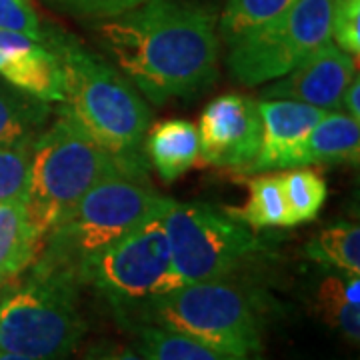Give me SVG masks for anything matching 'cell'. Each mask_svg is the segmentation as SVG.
I'll use <instances>...</instances> for the list:
<instances>
[{"instance_id": "obj_1", "label": "cell", "mask_w": 360, "mask_h": 360, "mask_svg": "<svg viewBox=\"0 0 360 360\" xmlns=\"http://www.w3.org/2000/svg\"><path fill=\"white\" fill-rule=\"evenodd\" d=\"M122 75L155 104L188 98L219 77V18L194 0H146L98 28Z\"/></svg>"}, {"instance_id": "obj_2", "label": "cell", "mask_w": 360, "mask_h": 360, "mask_svg": "<svg viewBox=\"0 0 360 360\" xmlns=\"http://www.w3.org/2000/svg\"><path fill=\"white\" fill-rule=\"evenodd\" d=\"M65 78V112L90 141L110 155L144 162L150 108L120 70L65 32L46 30Z\"/></svg>"}, {"instance_id": "obj_3", "label": "cell", "mask_w": 360, "mask_h": 360, "mask_svg": "<svg viewBox=\"0 0 360 360\" xmlns=\"http://www.w3.org/2000/svg\"><path fill=\"white\" fill-rule=\"evenodd\" d=\"M174 200L148 182L146 168H122L98 180L44 238L40 260L68 270L127 232L165 214Z\"/></svg>"}, {"instance_id": "obj_4", "label": "cell", "mask_w": 360, "mask_h": 360, "mask_svg": "<svg viewBox=\"0 0 360 360\" xmlns=\"http://www.w3.org/2000/svg\"><path fill=\"white\" fill-rule=\"evenodd\" d=\"M75 270L37 258L32 272L0 302V352L68 360L84 335Z\"/></svg>"}, {"instance_id": "obj_5", "label": "cell", "mask_w": 360, "mask_h": 360, "mask_svg": "<svg viewBox=\"0 0 360 360\" xmlns=\"http://www.w3.org/2000/svg\"><path fill=\"white\" fill-rule=\"evenodd\" d=\"M130 167L146 165L110 155L60 110V116L34 139L30 150L25 208L32 226L46 238L98 180Z\"/></svg>"}, {"instance_id": "obj_6", "label": "cell", "mask_w": 360, "mask_h": 360, "mask_svg": "<svg viewBox=\"0 0 360 360\" xmlns=\"http://www.w3.org/2000/svg\"><path fill=\"white\" fill-rule=\"evenodd\" d=\"M144 324L194 338L220 352L257 359L262 328L257 310L238 288L224 281L182 284L142 304Z\"/></svg>"}, {"instance_id": "obj_7", "label": "cell", "mask_w": 360, "mask_h": 360, "mask_svg": "<svg viewBox=\"0 0 360 360\" xmlns=\"http://www.w3.org/2000/svg\"><path fill=\"white\" fill-rule=\"evenodd\" d=\"M162 217L150 219L86 258L78 269L80 283L94 286L118 310L141 309L182 286L172 269Z\"/></svg>"}, {"instance_id": "obj_8", "label": "cell", "mask_w": 360, "mask_h": 360, "mask_svg": "<svg viewBox=\"0 0 360 360\" xmlns=\"http://www.w3.org/2000/svg\"><path fill=\"white\" fill-rule=\"evenodd\" d=\"M180 284L224 281L255 255L257 234L229 212L202 202H172L162 217Z\"/></svg>"}, {"instance_id": "obj_9", "label": "cell", "mask_w": 360, "mask_h": 360, "mask_svg": "<svg viewBox=\"0 0 360 360\" xmlns=\"http://www.w3.org/2000/svg\"><path fill=\"white\" fill-rule=\"evenodd\" d=\"M333 0H296L281 16L229 44V68L240 84L257 86L284 77L330 39Z\"/></svg>"}, {"instance_id": "obj_10", "label": "cell", "mask_w": 360, "mask_h": 360, "mask_svg": "<svg viewBox=\"0 0 360 360\" xmlns=\"http://www.w3.org/2000/svg\"><path fill=\"white\" fill-rule=\"evenodd\" d=\"M198 129V155L212 167L252 172L262 122L258 103L245 94H222L208 103Z\"/></svg>"}, {"instance_id": "obj_11", "label": "cell", "mask_w": 360, "mask_h": 360, "mask_svg": "<svg viewBox=\"0 0 360 360\" xmlns=\"http://www.w3.org/2000/svg\"><path fill=\"white\" fill-rule=\"evenodd\" d=\"M354 77L356 58L328 39L284 77L272 80L262 92V101H295L333 110L340 106V98Z\"/></svg>"}, {"instance_id": "obj_12", "label": "cell", "mask_w": 360, "mask_h": 360, "mask_svg": "<svg viewBox=\"0 0 360 360\" xmlns=\"http://www.w3.org/2000/svg\"><path fill=\"white\" fill-rule=\"evenodd\" d=\"M0 78L42 103L65 101L60 58L46 40L0 30Z\"/></svg>"}, {"instance_id": "obj_13", "label": "cell", "mask_w": 360, "mask_h": 360, "mask_svg": "<svg viewBox=\"0 0 360 360\" xmlns=\"http://www.w3.org/2000/svg\"><path fill=\"white\" fill-rule=\"evenodd\" d=\"M258 110L262 136L252 172L300 167L302 146L326 110L295 101H260Z\"/></svg>"}, {"instance_id": "obj_14", "label": "cell", "mask_w": 360, "mask_h": 360, "mask_svg": "<svg viewBox=\"0 0 360 360\" xmlns=\"http://www.w3.org/2000/svg\"><path fill=\"white\" fill-rule=\"evenodd\" d=\"M360 120L336 110L326 115L310 130L300 153V167L310 165H356L360 158Z\"/></svg>"}, {"instance_id": "obj_15", "label": "cell", "mask_w": 360, "mask_h": 360, "mask_svg": "<svg viewBox=\"0 0 360 360\" xmlns=\"http://www.w3.org/2000/svg\"><path fill=\"white\" fill-rule=\"evenodd\" d=\"M144 153L158 176L172 182L198 160V129L188 120H165L146 132Z\"/></svg>"}, {"instance_id": "obj_16", "label": "cell", "mask_w": 360, "mask_h": 360, "mask_svg": "<svg viewBox=\"0 0 360 360\" xmlns=\"http://www.w3.org/2000/svg\"><path fill=\"white\" fill-rule=\"evenodd\" d=\"M42 246L44 236L32 226L25 202H0V281L30 269Z\"/></svg>"}, {"instance_id": "obj_17", "label": "cell", "mask_w": 360, "mask_h": 360, "mask_svg": "<svg viewBox=\"0 0 360 360\" xmlns=\"http://www.w3.org/2000/svg\"><path fill=\"white\" fill-rule=\"evenodd\" d=\"M359 290L360 274L350 272L326 276L319 288V309L324 322L354 345L360 338Z\"/></svg>"}, {"instance_id": "obj_18", "label": "cell", "mask_w": 360, "mask_h": 360, "mask_svg": "<svg viewBox=\"0 0 360 360\" xmlns=\"http://www.w3.org/2000/svg\"><path fill=\"white\" fill-rule=\"evenodd\" d=\"M51 115V106L20 90L0 84V146L34 142Z\"/></svg>"}, {"instance_id": "obj_19", "label": "cell", "mask_w": 360, "mask_h": 360, "mask_svg": "<svg viewBox=\"0 0 360 360\" xmlns=\"http://www.w3.org/2000/svg\"><path fill=\"white\" fill-rule=\"evenodd\" d=\"M229 214L248 229H286L290 217L284 200L281 174L257 176L248 182V198L240 208H229Z\"/></svg>"}, {"instance_id": "obj_20", "label": "cell", "mask_w": 360, "mask_h": 360, "mask_svg": "<svg viewBox=\"0 0 360 360\" xmlns=\"http://www.w3.org/2000/svg\"><path fill=\"white\" fill-rule=\"evenodd\" d=\"M139 350L146 360H257L220 352L194 338L155 324L139 326Z\"/></svg>"}, {"instance_id": "obj_21", "label": "cell", "mask_w": 360, "mask_h": 360, "mask_svg": "<svg viewBox=\"0 0 360 360\" xmlns=\"http://www.w3.org/2000/svg\"><path fill=\"white\" fill-rule=\"evenodd\" d=\"M307 257L336 272L360 274V229L352 222H336L310 240Z\"/></svg>"}, {"instance_id": "obj_22", "label": "cell", "mask_w": 360, "mask_h": 360, "mask_svg": "<svg viewBox=\"0 0 360 360\" xmlns=\"http://www.w3.org/2000/svg\"><path fill=\"white\" fill-rule=\"evenodd\" d=\"M281 184L290 217V226L304 224L319 217L326 200V182L316 170L307 167L288 168L281 174Z\"/></svg>"}, {"instance_id": "obj_23", "label": "cell", "mask_w": 360, "mask_h": 360, "mask_svg": "<svg viewBox=\"0 0 360 360\" xmlns=\"http://www.w3.org/2000/svg\"><path fill=\"white\" fill-rule=\"evenodd\" d=\"M296 0H226L219 18V37L226 44L266 25L288 11Z\"/></svg>"}, {"instance_id": "obj_24", "label": "cell", "mask_w": 360, "mask_h": 360, "mask_svg": "<svg viewBox=\"0 0 360 360\" xmlns=\"http://www.w3.org/2000/svg\"><path fill=\"white\" fill-rule=\"evenodd\" d=\"M32 142L0 146V202H25Z\"/></svg>"}, {"instance_id": "obj_25", "label": "cell", "mask_w": 360, "mask_h": 360, "mask_svg": "<svg viewBox=\"0 0 360 360\" xmlns=\"http://www.w3.org/2000/svg\"><path fill=\"white\" fill-rule=\"evenodd\" d=\"M330 40L340 51L359 58L360 54V0H333Z\"/></svg>"}, {"instance_id": "obj_26", "label": "cell", "mask_w": 360, "mask_h": 360, "mask_svg": "<svg viewBox=\"0 0 360 360\" xmlns=\"http://www.w3.org/2000/svg\"><path fill=\"white\" fill-rule=\"evenodd\" d=\"M0 30L18 32L42 42L46 37L32 0H0Z\"/></svg>"}, {"instance_id": "obj_27", "label": "cell", "mask_w": 360, "mask_h": 360, "mask_svg": "<svg viewBox=\"0 0 360 360\" xmlns=\"http://www.w3.org/2000/svg\"><path fill=\"white\" fill-rule=\"evenodd\" d=\"M60 8L78 16L90 18H115L144 4L146 0H54Z\"/></svg>"}, {"instance_id": "obj_28", "label": "cell", "mask_w": 360, "mask_h": 360, "mask_svg": "<svg viewBox=\"0 0 360 360\" xmlns=\"http://www.w3.org/2000/svg\"><path fill=\"white\" fill-rule=\"evenodd\" d=\"M82 360H146L142 356L141 350L127 347V345H116V342H101L90 347Z\"/></svg>"}, {"instance_id": "obj_29", "label": "cell", "mask_w": 360, "mask_h": 360, "mask_svg": "<svg viewBox=\"0 0 360 360\" xmlns=\"http://www.w3.org/2000/svg\"><path fill=\"white\" fill-rule=\"evenodd\" d=\"M340 106H345L348 116H352L354 120H360V80L354 77L350 80V84L345 90L342 98H340Z\"/></svg>"}, {"instance_id": "obj_30", "label": "cell", "mask_w": 360, "mask_h": 360, "mask_svg": "<svg viewBox=\"0 0 360 360\" xmlns=\"http://www.w3.org/2000/svg\"><path fill=\"white\" fill-rule=\"evenodd\" d=\"M0 360H32V359L18 356V354H11V352H0Z\"/></svg>"}, {"instance_id": "obj_31", "label": "cell", "mask_w": 360, "mask_h": 360, "mask_svg": "<svg viewBox=\"0 0 360 360\" xmlns=\"http://www.w3.org/2000/svg\"><path fill=\"white\" fill-rule=\"evenodd\" d=\"M0 284H2V281H0Z\"/></svg>"}]
</instances>
